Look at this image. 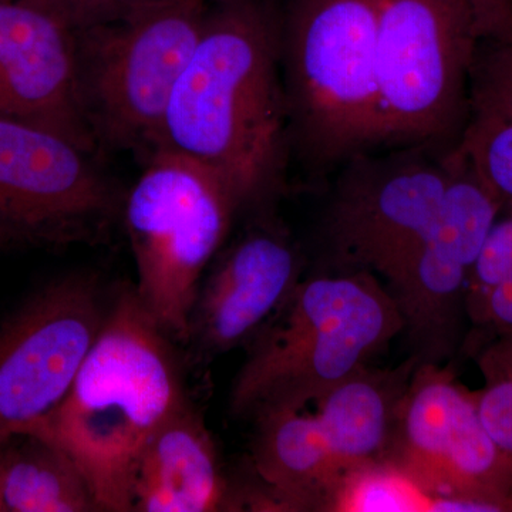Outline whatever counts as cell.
Returning <instances> with one entry per match:
<instances>
[{
	"label": "cell",
	"mask_w": 512,
	"mask_h": 512,
	"mask_svg": "<svg viewBox=\"0 0 512 512\" xmlns=\"http://www.w3.org/2000/svg\"><path fill=\"white\" fill-rule=\"evenodd\" d=\"M157 150L220 175L242 210L261 207L282 191L292 153L279 63V0L208 2Z\"/></svg>",
	"instance_id": "cell-1"
},
{
	"label": "cell",
	"mask_w": 512,
	"mask_h": 512,
	"mask_svg": "<svg viewBox=\"0 0 512 512\" xmlns=\"http://www.w3.org/2000/svg\"><path fill=\"white\" fill-rule=\"evenodd\" d=\"M187 400L171 338L121 289L69 393L25 434L62 448L100 511H133L131 488L147 441Z\"/></svg>",
	"instance_id": "cell-2"
},
{
	"label": "cell",
	"mask_w": 512,
	"mask_h": 512,
	"mask_svg": "<svg viewBox=\"0 0 512 512\" xmlns=\"http://www.w3.org/2000/svg\"><path fill=\"white\" fill-rule=\"evenodd\" d=\"M380 0H279V63L292 158L320 171L382 147Z\"/></svg>",
	"instance_id": "cell-3"
},
{
	"label": "cell",
	"mask_w": 512,
	"mask_h": 512,
	"mask_svg": "<svg viewBox=\"0 0 512 512\" xmlns=\"http://www.w3.org/2000/svg\"><path fill=\"white\" fill-rule=\"evenodd\" d=\"M403 329L390 293L367 271L298 282L256 333L231 392L238 416L319 399Z\"/></svg>",
	"instance_id": "cell-4"
},
{
	"label": "cell",
	"mask_w": 512,
	"mask_h": 512,
	"mask_svg": "<svg viewBox=\"0 0 512 512\" xmlns=\"http://www.w3.org/2000/svg\"><path fill=\"white\" fill-rule=\"evenodd\" d=\"M144 163L121 211L136 292L171 340L188 343L202 274L242 208L220 175L190 158L156 150Z\"/></svg>",
	"instance_id": "cell-5"
},
{
	"label": "cell",
	"mask_w": 512,
	"mask_h": 512,
	"mask_svg": "<svg viewBox=\"0 0 512 512\" xmlns=\"http://www.w3.org/2000/svg\"><path fill=\"white\" fill-rule=\"evenodd\" d=\"M490 36L473 0H380L376 77L382 147L453 150L468 76Z\"/></svg>",
	"instance_id": "cell-6"
},
{
	"label": "cell",
	"mask_w": 512,
	"mask_h": 512,
	"mask_svg": "<svg viewBox=\"0 0 512 512\" xmlns=\"http://www.w3.org/2000/svg\"><path fill=\"white\" fill-rule=\"evenodd\" d=\"M208 0H170L134 18L74 30L76 76L99 150H157L177 80L200 39Z\"/></svg>",
	"instance_id": "cell-7"
},
{
	"label": "cell",
	"mask_w": 512,
	"mask_h": 512,
	"mask_svg": "<svg viewBox=\"0 0 512 512\" xmlns=\"http://www.w3.org/2000/svg\"><path fill=\"white\" fill-rule=\"evenodd\" d=\"M457 167L456 151L392 147L342 164L325 217L336 261L392 281L429 234Z\"/></svg>",
	"instance_id": "cell-8"
},
{
	"label": "cell",
	"mask_w": 512,
	"mask_h": 512,
	"mask_svg": "<svg viewBox=\"0 0 512 512\" xmlns=\"http://www.w3.org/2000/svg\"><path fill=\"white\" fill-rule=\"evenodd\" d=\"M106 303L90 275L50 282L0 326V443L53 412L93 348Z\"/></svg>",
	"instance_id": "cell-9"
},
{
	"label": "cell",
	"mask_w": 512,
	"mask_h": 512,
	"mask_svg": "<svg viewBox=\"0 0 512 512\" xmlns=\"http://www.w3.org/2000/svg\"><path fill=\"white\" fill-rule=\"evenodd\" d=\"M93 156L57 131L0 114V222L52 244L99 234L124 197Z\"/></svg>",
	"instance_id": "cell-10"
},
{
	"label": "cell",
	"mask_w": 512,
	"mask_h": 512,
	"mask_svg": "<svg viewBox=\"0 0 512 512\" xmlns=\"http://www.w3.org/2000/svg\"><path fill=\"white\" fill-rule=\"evenodd\" d=\"M400 403L404 473L436 494L437 507L444 500L450 511H512V457L485 430L476 394L431 369Z\"/></svg>",
	"instance_id": "cell-11"
},
{
	"label": "cell",
	"mask_w": 512,
	"mask_h": 512,
	"mask_svg": "<svg viewBox=\"0 0 512 512\" xmlns=\"http://www.w3.org/2000/svg\"><path fill=\"white\" fill-rule=\"evenodd\" d=\"M457 160L433 227L389 282L403 328L431 353L453 340L474 265L505 205L458 153Z\"/></svg>",
	"instance_id": "cell-12"
},
{
	"label": "cell",
	"mask_w": 512,
	"mask_h": 512,
	"mask_svg": "<svg viewBox=\"0 0 512 512\" xmlns=\"http://www.w3.org/2000/svg\"><path fill=\"white\" fill-rule=\"evenodd\" d=\"M0 114L99 151L80 104L74 30L29 0H0Z\"/></svg>",
	"instance_id": "cell-13"
},
{
	"label": "cell",
	"mask_w": 512,
	"mask_h": 512,
	"mask_svg": "<svg viewBox=\"0 0 512 512\" xmlns=\"http://www.w3.org/2000/svg\"><path fill=\"white\" fill-rule=\"evenodd\" d=\"M301 255L284 229H248L201 282L190 342L218 355L254 338L298 285Z\"/></svg>",
	"instance_id": "cell-14"
},
{
	"label": "cell",
	"mask_w": 512,
	"mask_h": 512,
	"mask_svg": "<svg viewBox=\"0 0 512 512\" xmlns=\"http://www.w3.org/2000/svg\"><path fill=\"white\" fill-rule=\"evenodd\" d=\"M228 487L210 431L185 400L147 441L131 500L137 512H210L227 505Z\"/></svg>",
	"instance_id": "cell-15"
},
{
	"label": "cell",
	"mask_w": 512,
	"mask_h": 512,
	"mask_svg": "<svg viewBox=\"0 0 512 512\" xmlns=\"http://www.w3.org/2000/svg\"><path fill=\"white\" fill-rule=\"evenodd\" d=\"M454 148L504 204H512V37L478 43L466 120Z\"/></svg>",
	"instance_id": "cell-16"
},
{
	"label": "cell",
	"mask_w": 512,
	"mask_h": 512,
	"mask_svg": "<svg viewBox=\"0 0 512 512\" xmlns=\"http://www.w3.org/2000/svg\"><path fill=\"white\" fill-rule=\"evenodd\" d=\"M0 490L5 512L100 511L72 458L33 434L0 443Z\"/></svg>",
	"instance_id": "cell-17"
},
{
	"label": "cell",
	"mask_w": 512,
	"mask_h": 512,
	"mask_svg": "<svg viewBox=\"0 0 512 512\" xmlns=\"http://www.w3.org/2000/svg\"><path fill=\"white\" fill-rule=\"evenodd\" d=\"M393 392L392 382L362 369L316 399L320 431L343 474L375 461L387 447L399 409Z\"/></svg>",
	"instance_id": "cell-18"
},
{
	"label": "cell",
	"mask_w": 512,
	"mask_h": 512,
	"mask_svg": "<svg viewBox=\"0 0 512 512\" xmlns=\"http://www.w3.org/2000/svg\"><path fill=\"white\" fill-rule=\"evenodd\" d=\"M340 510L349 511H434L431 495L406 473L362 464L348 471L335 485Z\"/></svg>",
	"instance_id": "cell-19"
},
{
	"label": "cell",
	"mask_w": 512,
	"mask_h": 512,
	"mask_svg": "<svg viewBox=\"0 0 512 512\" xmlns=\"http://www.w3.org/2000/svg\"><path fill=\"white\" fill-rule=\"evenodd\" d=\"M484 389L476 394L478 414L498 447L512 457V332L500 333L480 356Z\"/></svg>",
	"instance_id": "cell-20"
},
{
	"label": "cell",
	"mask_w": 512,
	"mask_h": 512,
	"mask_svg": "<svg viewBox=\"0 0 512 512\" xmlns=\"http://www.w3.org/2000/svg\"><path fill=\"white\" fill-rule=\"evenodd\" d=\"M80 30L134 18L170 0H29Z\"/></svg>",
	"instance_id": "cell-21"
},
{
	"label": "cell",
	"mask_w": 512,
	"mask_h": 512,
	"mask_svg": "<svg viewBox=\"0 0 512 512\" xmlns=\"http://www.w3.org/2000/svg\"><path fill=\"white\" fill-rule=\"evenodd\" d=\"M505 217H498L471 274L470 291L512 279V204Z\"/></svg>",
	"instance_id": "cell-22"
},
{
	"label": "cell",
	"mask_w": 512,
	"mask_h": 512,
	"mask_svg": "<svg viewBox=\"0 0 512 512\" xmlns=\"http://www.w3.org/2000/svg\"><path fill=\"white\" fill-rule=\"evenodd\" d=\"M485 18L503 22L512 19V0H473Z\"/></svg>",
	"instance_id": "cell-23"
},
{
	"label": "cell",
	"mask_w": 512,
	"mask_h": 512,
	"mask_svg": "<svg viewBox=\"0 0 512 512\" xmlns=\"http://www.w3.org/2000/svg\"><path fill=\"white\" fill-rule=\"evenodd\" d=\"M13 239H18V237H16V235L13 234V232L10 231V229L6 227L5 224L0 222V247L9 244V242H12Z\"/></svg>",
	"instance_id": "cell-24"
},
{
	"label": "cell",
	"mask_w": 512,
	"mask_h": 512,
	"mask_svg": "<svg viewBox=\"0 0 512 512\" xmlns=\"http://www.w3.org/2000/svg\"><path fill=\"white\" fill-rule=\"evenodd\" d=\"M0 512H5V510H3V503H2V490H0Z\"/></svg>",
	"instance_id": "cell-25"
}]
</instances>
